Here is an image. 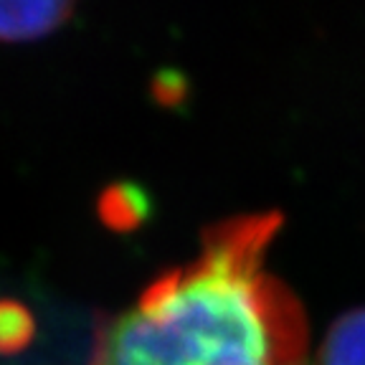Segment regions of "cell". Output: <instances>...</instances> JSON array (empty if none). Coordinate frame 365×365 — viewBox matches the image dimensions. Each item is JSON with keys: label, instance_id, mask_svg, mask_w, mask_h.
<instances>
[{"label": "cell", "instance_id": "277c9868", "mask_svg": "<svg viewBox=\"0 0 365 365\" xmlns=\"http://www.w3.org/2000/svg\"><path fill=\"white\" fill-rule=\"evenodd\" d=\"M34 332L29 314L16 304H0V350L18 348Z\"/></svg>", "mask_w": 365, "mask_h": 365}, {"label": "cell", "instance_id": "6da1fadb", "mask_svg": "<svg viewBox=\"0 0 365 365\" xmlns=\"http://www.w3.org/2000/svg\"><path fill=\"white\" fill-rule=\"evenodd\" d=\"M279 213L216 223L99 330L91 365H307L302 304L267 272Z\"/></svg>", "mask_w": 365, "mask_h": 365}, {"label": "cell", "instance_id": "7a4b0ae2", "mask_svg": "<svg viewBox=\"0 0 365 365\" xmlns=\"http://www.w3.org/2000/svg\"><path fill=\"white\" fill-rule=\"evenodd\" d=\"M74 6L56 0H0V41H34L53 34L68 21Z\"/></svg>", "mask_w": 365, "mask_h": 365}, {"label": "cell", "instance_id": "3957f363", "mask_svg": "<svg viewBox=\"0 0 365 365\" xmlns=\"http://www.w3.org/2000/svg\"><path fill=\"white\" fill-rule=\"evenodd\" d=\"M314 365H365V307L350 309L332 322Z\"/></svg>", "mask_w": 365, "mask_h": 365}]
</instances>
